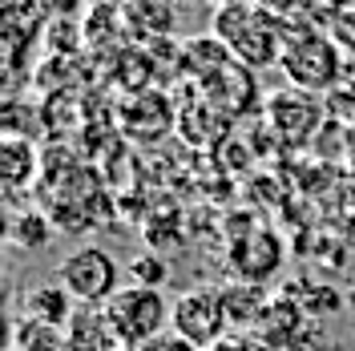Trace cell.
Instances as JSON below:
<instances>
[{"label":"cell","instance_id":"6da1fadb","mask_svg":"<svg viewBox=\"0 0 355 351\" xmlns=\"http://www.w3.org/2000/svg\"><path fill=\"white\" fill-rule=\"evenodd\" d=\"M214 37H218L234 61L250 69H266L283 61V44H287V21L270 17L254 0H234V4H218L214 12Z\"/></svg>","mask_w":355,"mask_h":351},{"label":"cell","instance_id":"7a4b0ae2","mask_svg":"<svg viewBox=\"0 0 355 351\" xmlns=\"http://www.w3.org/2000/svg\"><path fill=\"white\" fill-rule=\"evenodd\" d=\"M170 307L174 303H166V295L157 286H137V283L121 286L105 303L121 348H146L150 339H157L162 331L170 327Z\"/></svg>","mask_w":355,"mask_h":351},{"label":"cell","instance_id":"3957f363","mask_svg":"<svg viewBox=\"0 0 355 351\" xmlns=\"http://www.w3.org/2000/svg\"><path fill=\"white\" fill-rule=\"evenodd\" d=\"M57 283H65V291L77 303H110L113 295L121 291V266L105 246L85 242L77 250H69L61 266H57Z\"/></svg>","mask_w":355,"mask_h":351},{"label":"cell","instance_id":"277c9868","mask_svg":"<svg viewBox=\"0 0 355 351\" xmlns=\"http://www.w3.org/2000/svg\"><path fill=\"white\" fill-rule=\"evenodd\" d=\"M279 65L291 73V81L299 89H311V93H323L339 81V44L315 28H299V37H291L287 28V44H283V61Z\"/></svg>","mask_w":355,"mask_h":351},{"label":"cell","instance_id":"5b68a950","mask_svg":"<svg viewBox=\"0 0 355 351\" xmlns=\"http://www.w3.org/2000/svg\"><path fill=\"white\" fill-rule=\"evenodd\" d=\"M226 323H230V315H226V303H222V291H210V286L178 295L174 307H170V331H178L198 351L214 348L222 339V331H226Z\"/></svg>","mask_w":355,"mask_h":351},{"label":"cell","instance_id":"8992f818","mask_svg":"<svg viewBox=\"0 0 355 351\" xmlns=\"http://www.w3.org/2000/svg\"><path fill=\"white\" fill-rule=\"evenodd\" d=\"M69 351H121V339L110 323V311L101 303H77L65 323Z\"/></svg>","mask_w":355,"mask_h":351},{"label":"cell","instance_id":"52a82bcc","mask_svg":"<svg viewBox=\"0 0 355 351\" xmlns=\"http://www.w3.org/2000/svg\"><path fill=\"white\" fill-rule=\"evenodd\" d=\"M73 311H77V299L65 291V283H37L24 291V319H33V323L65 327Z\"/></svg>","mask_w":355,"mask_h":351},{"label":"cell","instance_id":"ba28073f","mask_svg":"<svg viewBox=\"0 0 355 351\" xmlns=\"http://www.w3.org/2000/svg\"><path fill=\"white\" fill-rule=\"evenodd\" d=\"M4 182H8V190H21L33 182L37 174V150H33V142H24V137H4Z\"/></svg>","mask_w":355,"mask_h":351},{"label":"cell","instance_id":"9c48e42d","mask_svg":"<svg viewBox=\"0 0 355 351\" xmlns=\"http://www.w3.org/2000/svg\"><path fill=\"white\" fill-rule=\"evenodd\" d=\"M12 351H69L65 327H44V323L21 319V327H17V343H12Z\"/></svg>","mask_w":355,"mask_h":351},{"label":"cell","instance_id":"30bf717a","mask_svg":"<svg viewBox=\"0 0 355 351\" xmlns=\"http://www.w3.org/2000/svg\"><path fill=\"white\" fill-rule=\"evenodd\" d=\"M166 279H170V271H166V263L157 255H141V259L130 263V283H137V286H157L162 291Z\"/></svg>","mask_w":355,"mask_h":351},{"label":"cell","instance_id":"8fae6325","mask_svg":"<svg viewBox=\"0 0 355 351\" xmlns=\"http://www.w3.org/2000/svg\"><path fill=\"white\" fill-rule=\"evenodd\" d=\"M49 234H53V226H49V219L44 214H37V210H28V214H21L17 219V242L21 246H44L49 242Z\"/></svg>","mask_w":355,"mask_h":351},{"label":"cell","instance_id":"7c38bea8","mask_svg":"<svg viewBox=\"0 0 355 351\" xmlns=\"http://www.w3.org/2000/svg\"><path fill=\"white\" fill-rule=\"evenodd\" d=\"M41 17H53V21H73L77 17V8L85 4V0H28Z\"/></svg>","mask_w":355,"mask_h":351},{"label":"cell","instance_id":"4fadbf2b","mask_svg":"<svg viewBox=\"0 0 355 351\" xmlns=\"http://www.w3.org/2000/svg\"><path fill=\"white\" fill-rule=\"evenodd\" d=\"M259 8H266L270 17H279V21H291V17H299L303 12V4L307 0H254Z\"/></svg>","mask_w":355,"mask_h":351},{"label":"cell","instance_id":"5bb4252c","mask_svg":"<svg viewBox=\"0 0 355 351\" xmlns=\"http://www.w3.org/2000/svg\"><path fill=\"white\" fill-rule=\"evenodd\" d=\"M210 4H234V0H210Z\"/></svg>","mask_w":355,"mask_h":351}]
</instances>
